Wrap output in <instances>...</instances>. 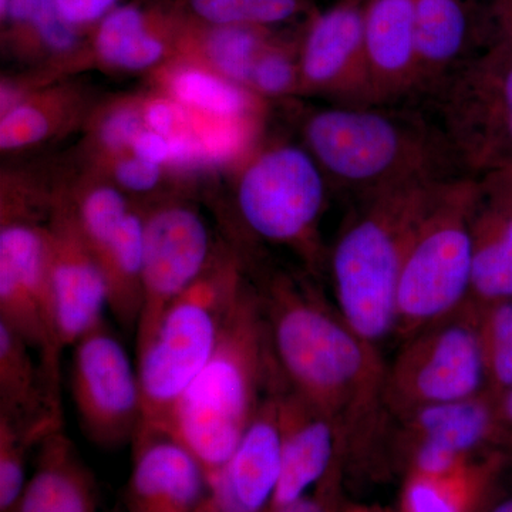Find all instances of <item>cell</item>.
<instances>
[{"label": "cell", "instance_id": "6da1fadb", "mask_svg": "<svg viewBox=\"0 0 512 512\" xmlns=\"http://www.w3.org/2000/svg\"><path fill=\"white\" fill-rule=\"evenodd\" d=\"M281 376L262 301L245 284L214 355L175 407L168 434L200 461L208 483L229 460ZM272 396V394H271Z\"/></svg>", "mask_w": 512, "mask_h": 512}, {"label": "cell", "instance_id": "7a4b0ae2", "mask_svg": "<svg viewBox=\"0 0 512 512\" xmlns=\"http://www.w3.org/2000/svg\"><path fill=\"white\" fill-rule=\"evenodd\" d=\"M443 180L406 181L367 192L340 231L330 258L340 318L369 345L397 328V285L404 254Z\"/></svg>", "mask_w": 512, "mask_h": 512}, {"label": "cell", "instance_id": "3957f363", "mask_svg": "<svg viewBox=\"0 0 512 512\" xmlns=\"http://www.w3.org/2000/svg\"><path fill=\"white\" fill-rule=\"evenodd\" d=\"M266 296L272 352L292 393L335 421L375 394L379 366L372 345L340 316L288 279H275Z\"/></svg>", "mask_w": 512, "mask_h": 512}, {"label": "cell", "instance_id": "277c9868", "mask_svg": "<svg viewBox=\"0 0 512 512\" xmlns=\"http://www.w3.org/2000/svg\"><path fill=\"white\" fill-rule=\"evenodd\" d=\"M244 285L237 252L217 248L204 274L165 311L153 338L136 353L141 421L134 440L168 434L175 407L214 355Z\"/></svg>", "mask_w": 512, "mask_h": 512}, {"label": "cell", "instance_id": "5b68a950", "mask_svg": "<svg viewBox=\"0 0 512 512\" xmlns=\"http://www.w3.org/2000/svg\"><path fill=\"white\" fill-rule=\"evenodd\" d=\"M303 137L326 178L362 195L406 181L453 177L444 171L454 158L441 133L383 107L315 111L305 121Z\"/></svg>", "mask_w": 512, "mask_h": 512}, {"label": "cell", "instance_id": "8992f818", "mask_svg": "<svg viewBox=\"0 0 512 512\" xmlns=\"http://www.w3.org/2000/svg\"><path fill=\"white\" fill-rule=\"evenodd\" d=\"M480 181H441L417 221L397 285V328L417 330L461 308L473 275L471 218Z\"/></svg>", "mask_w": 512, "mask_h": 512}, {"label": "cell", "instance_id": "52a82bcc", "mask_svg": "<svg viewBox=\"0 0 512 512\" xmlns=\"http://www.w3.org/2000/svg\"><path fill=\"white\" fill-rule=\"evenodd\" d=\"M326 204V175L308 148L276 144L252 154L239 174L237 208L249 234L318 254V225Z\"/></svg>", "mask_w": 512, "mask_h": 512}, {"label": "cell", "instance_id": "ba28073f", "mask_svg": "<svg viewBox=\"0 0 512 512\" xmlns=\"http://www.w3.org/2000/svg\"><path fill=\"white\" fill-rule=\"evenodd\" d=\"M441 128L454 161L474 174L512 167V52L491 45L436 87Z\"/></svg>", "mask_w": 512, "mask_h": 512}, {"label": "cell", "instance_id": "9c48e42d", "mask_svg": "<svg viewBox=\"0 0 512 512\" xmlns=\"http://www.w3.org/2000/svg\"><path fill=\"white\" fill-rule=\"evenodd\" d=\"M70 390L84 436L101 448L133 443L141 421L137 365L106 320L72 346Z\"/></svg>", "mask_w": 512, "mask_h": 512}, {"label": "cell", "instance_id": "30bf717a", "mask_svg": "<svg viewBox=\"0 0 512 512\" xmlns=\"http://www.w3.org/2000/svg\"><path fill=\"white\" fill-rule=\"evenodd\" d=\"M217 248L197 208L167 198L144 211L143 305L136 353L150 342L165 311L210 266Z\"/></svg>", "mask_w": 512, "mask_h": 512}, {"label": "cell", "instance_id": "8fae6325", "mask_svg": "<svg viewBox=\"0 0 512 512\" xmlns=\"http://www.w3.org/2000/svg\"><path fill=\"white\" fill-rule=\"evenodd\" d=\"M0 322L32 346L53 382L60 384V355L50 286L45 224L0 222Z\"/></svg>", "mask_w": 512, "mask_h": 512}, {"label": "cell", "instance_id": "7c38bea8", "mask_svg": "<svg viewBox=\"0 0 512 512\" xmlns=\"http://www.w3.org/2000/svg\"><path fill=\"white\" fill-rule=\"evenodd\" d=\"M487 377L480 328L468 319L444 323L420 336L390 376L394 399L417 410L478 396Z\"/></svg>", "mask_w": 512, "mask_h": 512}, {"label": "cell", "instance_id": "4fadbf2b", "mask_svg": "<svg viewBox=\"0 0 512 512\" xmlns=\"http://www.w3.org/2000/svg\"><path fill=\"white\" fill-rule=\"evenodd\" d=\"M45 228L57 335L63 349L72 348L104 322L106 278L80 231L69 194H57Z\"/></svg>", "mask_w": 512, "mask_h": 512}, {"label": "cell", "instance_id": "5bb4252c", "mask_svg": "<svg viewBox=\"0 0 512 512\" xmlns=\"http://www.w3.org/2000/svg\"><path fill=\"white\" fill-rule=\"evenodd\" d=\"M301 93L372 106L365 47V0H339L312 20L299 49Z\"/></svg>", "mask_w": 512, "mask_h": 512}, {"label": "cell", "instance_id": "9a60e30c", "mask_svg": "<svg viewBox=\"0 0 512 512\" xmlns=\"http://www.w3.org/2000/svg\"><path fill=\"white\" fill-rule=\"evenodd\" d=\"M279 393L265 400L237 450L211 478L198 512H268L281 471Z\"/></svg>", "mask_w": 512, "mask_h": 512}, {"label": "cell", "instance_id": "2e32d148", "mask_svg": "<svg viewBox=\"0 0 512 512\" xmlns=\"http://www.w3.org/2000/svg\"><path fill=\"white\" fill-rule=\"evenodd\" d=\"M121 495L124 512H198L208 494L207 474L170 434L138 437Z\"/></svg>", "mask_w": 512, "mask_h": 512}, {"label": "cell", "instance_id": "e0dca14e", "mask_svg": "<svg viewBox=\"0 0 512 512\" xmlns=\"http://www.w3.org/2000/svg\"><path fill=\"white\" fill-rule=\"evenodd\" d=\"M279 421L281 471L269 511L295 503L322 483L338 448L336 421L295 393L279 394Z\"/></svg>", "mask_w": 512, "mask_h": 512}, {"label": "cell", "instance_id": "ac0fdd59", "mask_svg": "<svg viewBox=\"0 0 512 512\" xmlns=\"http://www.w3.org/2000/svg\"><path fill=\"white\" fill-rule=\"evenodd\" d=\"M35 350L0 322V417L42 443L63 429L60 384L53 382L36 359Z\"/></svg>", "mask_w": 512, "mask_h": 512}, {"label": "cell", "instance_id": "d6986e66", "mask_svg": "<svg viewBox=\"0 0 512 512\" xmlns=\"http://www.w3.org/2000/svg\"><path fill=\"white\" fill-rule=\"evenodd\" d=\"M470 298L481 305L512 299V180L507 171L484 175L473 218Z\"/></svg>", "mask_w": 512, "mask_h": 512}, {"label": "cell", "instance_id": "ffe728a7", "mask_svg": "<svg viewBox=\"0 0 512 512\" xmlns=\"http://www.w3.org/2000/svg\"><path fill=\"white\" fill-rule=\"evenodd\" d=\"M365 47L372 106L416 92L414 0H366Z\"/></svg>", "mask_w": 512, "mask_h": 512}, {"label": "cell", "instance_id": "44dd1931", "mask_svg": "<svg viewBox=\"0 0 512 512\" xmlns=\"http://www.w3.org/2000/svg\"><path fill=\"white\" fill-rule=\"evenodd\" d=\"M37 448L35 471L16 512H99L96 480L63 429Z\"/></svg>", "mask_w": 512, "mask_h": 512}, {"label": "cell", "instance_id": "7402d4cb", "mask_svg": "<svg viewBox=\"0 0 512 512\" xmlns=\"http://www.w3.org/2000/svg\"><path fill=\"white\" fill-rule=\"evenodd\" d=\"M416 92L436 89L463 63L470 36L464 0H414Z\"/></svg>", "mask_w": 512, "mask_h": 512}, {"label": "cell", "instance_id": "603a6c76", "mask_svg": "<svg viewBox=\"0 0 512 512\" xmlns=\"http://www.w3.org/2000/svg\"><path fill=\"white\" fill-rule=\"evenodd\" d=\"M92 110L87 97L72 84H45L0 116V148L10 153L62 136L77 124H86Z\"/></svg>", "mask_w": 512, "mask_h": 512}, {"label": "cell", "instance_id": "cb8c5ba5", "mask_svg": "<svg viewBox=\"0 0 512 512\" xmlns=\"http://www.w3.org/2000/svg\"><path fill=\"white\" fill-rule=\"evenodd\" d=\"M157 83L160 84V92L202 116L221 119L259 117L261 97L214 70L183 57L161 67Z\"/></svg>", "mask_w": 512, "mask_h": 512}, {"label": "cell", "instance_id": "d4e9b609", "mask_svg": "<svg viewBox=\"0 0 512 512\" xmlns=\"http://www.w3.org/2000/svg\"><path fill=\"white\" fill-rule=\"evenodd\" d=\"M107 285V308L136 333L143 305L144 211L133 208L97 254Z\"/></svg>", "mask_w": 512, "mask_h": 512}, {"label": "cell", "instance_id": "484cf974", "mask_svg": "<svg viewBox=\"0 0 512 512\" xmlns=\"http://www.w3.org/2000/svg\"><path fill=\"white\" fill-rule=\"evenodd\" d=\"M94 53L107 69L137 73L165 66L170 46L143 10L128 5L101 20Z\"/></svg>", "mask_w": 512, "mask_h": 512}, {"label": "cell", "instance_id": "4316f807", "mask_svg": "<svg viewBox=\"0 0 512 512\" xmlns=\"http://www.w3.org/2000/svg\"><path fill=\"white\" fill-rule=\"evenodd\" d=\"M269 42L271 36L266 28L211 25L200 37H192L187 45L181 46V57L200 63L248 89L256 59Z\"/></svg>", "mask_w": 512, "mask_h": 512}, {"label": "cell", "instance_id": "83f0119b", "mask_svg": "<svg viewBox=\"0 0 512 512\" xmlns=\"http://www.w3.org/2000/svg\"><path fill=\"white\" fill-rule=\"evenodd\" d=\"M493 420V410L478 396L431 404L413 412L419 440L430 441L461 458L487 439L493 430Z\"/></svg>", "mask_w": 512, "mask_h": 512}, {"label": "cell", "instance_id": "f1b7e54d", "mask_svg": "<svg viewBox=\"0 0 512 512\" xmlns=\"http://www.w3.org/2000/svg\"><path fill=\"white\" fill-rule=\"evenodd\" d=\"M69 200L80 231L96 256L133 210L126 192L94 170L77 194H69Z\"/></svg>", "mask_w": 512, "mask_h": 512}, {"label": "cell", "instance_id": "f546056e", "mask_svg": "<svg viewBox=\"0 0 512 512\" xmlns=\"http://www.w3.org/2000/svg\"><path fill=\"white\" fill-rule=\"evenodd\" d=\"M143 99L144 96H121L92 110L84 126L93 165L131 150L138 134L146 130Z\"/></svg>", "mask_w": 512, "mask_h": 512}, {"label": "cell", "instance_id": "4dcf8cb0", "mask_svg": "<svg viewBox=\"0 0 512 512\" xmlns=\"http://www.w3.org/2000/svg\"><path fill=\"white\" fill-rule=\"evenodd\" d=\"M188 110V109H187ZM190 113L191 126L200 144L205 171L224 170L252 156L259 117L221 119Z\"/></svg>", "mask_w": 512, "mask_h": 512}, {"label": "cell", "instance_id": "1f68e13d", "mask_svg": "<svg viewBox=\"0 0 512 512\" xmlns=\"http://www.w3.org/2000/svg\"><path fill=\"white\" fill-rule=\"evenodd\" d=\"M476 481L466 466L447 476L413 473L403 493V512H471Z\"/></svg>", "mask_w": 512, "mask_h": 512}, {"label": "cell", "instance_id": "d6a6232c", "mask_svg": "<svg viewBox=\"0 0 512 512\" xmlns=\"http://www.w3.org/2000/svg\"><path fill=\"white\" fill-rule=\"evenodd\" d=\"M2 19L29 29L33 40L59 59L73 56L79 46L76 28L60 16L55 0H9Z\"/></svg>", "mask_w": 512, "mask_h": 512}, {"label": "cell", "instance_id": "836d02e7", "mask_svg": "<svg viewBox=\"0 0 512 512\" xmlns=\"http://www.w3.org/2000/svg\"><path fill=\"white\" fill-rule=\"evenodd\" d=\"M195 15L214 26L266 28L295 18L305 0H190Z\"/></svg>", "mask_w": 512, "mask_h": 512}, {"label": "cell", "instance_id": "e575fe53", "mask_svg": "<svg viewBox=\"0 0 512 512\" xmlns=\"http://www.w3.org/2000/svg\"><path fill=\"white\" fill-rule=\"evenodd\" d=\"M487 313L481 323L485 370L498 389H512V299L485 305Z\"/></svg>", "mask_w": 512, "mask_h": 512}, {"label": "cell", "instance_id": "d590c367", "mask_svg": "<svg viewBox=\"0 0 512 512\" xmlns=\"http://www.w3.org/2000/svg\"><path fill=\"white\" fill-rule=\"evenodd\" d=\"M248 89L261 99L301 93L299 52L271 39L256 59Z\"/></svg>", "mask_w": 512, "mask_h": 512}, {"label": "cell", "instance_id": "8d00e7d4", "mask_svg": "<svg viewBox=\"0 0 512 512\" xmlns=\"http://www.w3.org/2000/svg\"><path fill=\"white\" fill-rule=\"evenodd\" d=\"M37 447L16 424L0 417V512H16L25 493L29 450Z\"/></svg>", "mask_w": 512, "mask_h": 512}, {"label": "cell", "instance_id": "74e56055", "mask_svg": "<svg viewBox=\"0 0 512 512\" xmlns=\"http://www.w3.org/2000/svg\"><path fill=\"white\" fill-rule=\"evenodd\" d=\"M97 171L126 194L144 195L157 191L168 175L167 168L148 163L133 153H124L93 165Z\"/></svg>", "mask_w": 512, "mask_h": 512}, {"label": "cell", "instance_id": "f35d334b", "mask_svg": "<svg viewBox=\"0 0 512 512\" xmlns=\"http://www.w3.org/2000/svg\"><path fill=\"white\" fill-rule=\"evenodd\" d=\"M144 124L147 130L171 137L188 123V111L168 94H147L143 99Z\"/></svg>", "mask_w": 512, "mask_h": 512}, {"label": "cell", "instance_id": "ab89813d", "mask_svg": "<svg viewBox=\"0 0 512 512\" xmlns=\"http://www.w3.org/2000/svg\"><path fill=\"white\" fill-rule=\"evenodd\" d=\"M60 16L74 28L103 20L117 0H55Z\"/></svg>", "mask_w": 512, "mask_h": 512}, {"label": "cell", "instance_id": "60d3db41", "mask_svg": "<svg viewBox=\"0 0 512 512\" xmlns=\"http://www.w3.org/2000/svg\"><path fill=\"white\" fill-rule=\"evenodd\" d=\"M130 153L138 158L161 165L167 168L168 161H170V141L168 137L161 136V134L154 133L151 130H143L136 137V140L131 144Z\"/></svg>", "mask_w": 512, "mask_h": 512}, {"label": "cell", "instance_id": "b9f144b4", "mask_svg": "<svg viewBox=\"0 0 512 512\" xmlns=\"http://www.w3.org/2000/svg\"><path fill=\"white\" fill-rule=\"evenodd\" d=\"M485 10L493 30V45L507 47L512 52V0H487Z\"/></svg>", "mask_w": 512, "mask_h": 512}, {"label": "cell", "instance_id": "7bdbcfd3", "mask_svg": "<svg viewBox=\"0 0 512 512\" xmlns=\"http://www.w3.org/2000/svg\"><path fill=\"white\" fill-rule=\"evenodd\" d=\"M325 481L326 478L319 484L318 493L315 495H305V497L299 498L295 503L269 512H332L329 494L326 491L328 487H326Z\"/></svg>", "mask_w": 512, "mask_h": 512}, {"label": "cell", "instance_id": "ee69618b", "mask_svg": "<svg viewBox=\"0 0 512 512\" xmlns=\"http://www.w3.org/2000/svg\"><path fill=\"white\" fill-rule=\"evenodd\" d=\"M501 416H503L505 423L510 424L512 427V389L505 393L503 407H501Z\"/></svg>", "mask_w": 512, "mask_h": 512}, {"label": "cell", "instance_id": "f6af8a7d", "mask_svg": "<svg viewBox=\"0 0 512 512\" xmlns=\"http://www.w3.org/2000/svg\"><path fill=\"white\" fill-rule=\"evenodd\" d=\"M488 512H512V497L504 498Z\"/></svg>", "mask_w": 512, "mask_h": 512}, {"label": "cell", "instance_id": "bcb514c9", "mask_svg": "<svg viewBox=\"0 0 512 512\" xmlns=\"http://www.w3.org/2000/svg\"><path fill=\"white\" fill-rule=\"evenodd\" d=\"M111 512H124L123 507H121L120 503L114 507V510Z\"/></svg>", "mask_w": 512, "mask_h": 512}, {"label": "cell", "instance_id": "7dc6e473", "mask_svg": "<svg viewBox=\"0 0 512 512\" xmlns=\"http://www.w3.org/2000/svg\"><path fill=\"white\" fill-rule=\"evenodd\" d=\"M505 171H507L508 175H510L511 180H512V167H510V168H505Z\"/></svg>", "mask_w": 512, "mask_h": 512}, {"label": "cell", "instance_id": "c3c4849f", "mask_svg": "<svg viewBox=\"0 0 512 512\" xmlns=\"http://www.w3.org/2000/svg\"><path fill=\"white\" fill-rule=\"evenodd\" d=\"M352 512H382V511H373V510H356Z\"/></svg>", "mask_w": 512, "mask_h": 512}, {"label": "cell", "instance_id": "681fc988", "mask_svg": "<svg viewBox=\"0 0 512 512\" xmlns=\"http://www.w3.org/2000/svg\"><path fill=\"white\" fill-rule=\"evenodd\" d=\"M365 2H366V0H365Z\"/></svg>", "mask_w": 512, "mask_h": 512}]
</instances>
